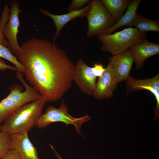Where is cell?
<instances>
[{"label": "cell", "mask_w": 159, "mask_h": 159, "mask_svg": "<svg viewBox=\"0 0 159 159\" xmlns=\"http://www.w3.org/2000/svg\"><path fill=\"white\" fill-rule=\"evenodd\" d=\"M92 68L93 73L96 77L101 76L105 69L102 65L100 64H95Z\"/></svg>", "instance_id": "603a6c76"}, {"label": "cell", "mask_w": 159, "mask_h": 159, "mask_svg": "<svg viewBox=\"0 0 159 159\" xmlns=\"http://www.w3.org/2000/svg\"><path fill=\"white\" fill-rule=\"evenodd\" d=\"M147 33L135 28L129 27L113 34L98 37L102 44L100 51L109 52L112 55L119 54L147 39Z\"/></svg>", "instance_id": "277c9868"}, {"label": "cell", "mask_w": 159, "mask_h": 159, "mask_svg": "<svg viewBox=\"0 0 159 159\" xmlns=\"http://www.w3.org/2000/svg\"><path fill=\"white\" fill-rule=\"evenodd\" d=\"M102 4L116 23L123 15L130 0H101Z\"/></svg>", "instance_id": "2e32d148"}, {"label": "cell", "mask_w": 159, "mask_h": 159, "mask_svg": "<svg viewBox=\"0 0 159 159\" xmlns=\"http://www.w3.org/2000/svg\"><path fill=\"white\" fill-rule=\"evenodd\" d=\"M134 26L135 28L143 32H159V21L146 19L137 13L135 17Z\"/></svg>", "instance_id": "e0dca14e"}, {"label": "cell", "mask_w": 159, "mask_h": 159, "mask_svg": "<svg viewBox=\"0 0 159 159\" xmlns=\"http://www.w3.org/2000/svg\"><path fill=\"white\" fill-rule=\"evenodd\" d=\"M90 1V0H73L68 8V10L70 12L80 9Z\"/></svg>", "instance_id": "44dd1931"}, {"label": "cell", "mask_w": 159, "mask_h": 159, "mask_svg": "<svg viewBox=\"0 0 159 159\" xmlns=\"http://www.w3.org/2000/svg\"><path fill=\"white\" fill-rule=\"evenodd\" d=\"M1 159H22L14 150L11 149Z\"/></svg>", "instance_id": "7402d4cb"}, {"label": "cell", "mask_w": 159, "mask_h": 159, "mask_svg": "<svg viewBox=\"0 0 159 159\" xmlns=\"http://www.w3.org/2000/svg\"><path fill=\"white\" fill-rule=\"evenodd\" d=\"M16 56L30 84L46 102L62 98L71 86L75 65L55 43L32 38L22 44Z\"/></svg>", "instance_id": "6da1fadb"}, {"label": "cell", "mask_w": 159, "mask_h": 159, "mask_svg": "<svg viewBox=\"0 0 159 159\" xmlns=\"http://www.w3.org/2000/svg\"><path fill=\"white\" fill-rule=\"evenodd\" d=\"M134 59L130 48L109 58V62L118 83L126 81L130 76Z\"/></svg>", "instance_id": "30bf717a"}, {"label": "cell", "mask_w": 159, "mask_h": 159, "mask_svg": "<svg viewBox=\"0 0 159 159\" xmlns=\"http://www.w3.org/2000/svg\"><path fill=\"white\" fill-rule=\"evenodd\" d=\"M91 1L83 8L77 10L69 12L62 15L54 14L50 13L48 10L44 9L41 8H39V10L42 14L51 18L54 24L56 31L52 40L53 43H55V41L59 36L62 28L67 23L77 18H83L86 17L90 7Z\"/></svg>", "instance_id": "4fadbf2b"}, {"label": "cell", "mask_w": 159, "mask_h": 159, "mask_svg": "<svg viewBox=\"0 0 159 159\" xmlns=\"http://www.w3.org/2000/svg\"><path fill=\"white\" fill-rule=\"evenodd\" d=\"M24 74L17 71L16 77L23 84L25 90L18 84L11 86L10 92L6 97L0 102V126L4 121L19 107L26 103L41 97L38 92L33 87L29 86L24 80Z\"/></svg>", "instance_id": "3957f363"}, {"label": "cell", "mask_w": 159, "mask_h": 159, "mask_svg": "<svg viewBox=\"0 0 159 159\" xmlns=\"http://www.w3.org/2000/svg\"><path fill=\"white\" fill-rule=\"evenodd\" d=\"M6 69H10L15 71H16V69L15 66L7 64L1 58H0V71H4Z\"/></svg>", "instance_id": "cb8c5ba5"}, {"label": "cell", "mask_w": 159, "mask_h": 159, "mask_svg": "<svg viewBox=\"0 0 159 159\" xmlns=\"http://www.w3.org/2000/svg\"><path fill=\"white\" fill-rule=\"evenodd\" d=\"M1 1L0 0V4H1Z\"/></svg>", "instance_id": "484cf974"}, {"label": "cell", "mask_w": 159, "mask_h": 159, "mask_svg": "<svg viewBox=\"0 0 159 159\" xmlns=\"http://www.w3.org/2000/svg\"><path fill=\"white\" fill-rule=\"evenodd\" d=\"M141 1V0H131L125 14L114 26L107 31L105 35L112 34L115 30L122 26H126L128 28L132 27L137 9Z\"/></svg>", "instance_id": "9a60e30c"}, {"label": "cell", "mask_w": 159, "mask_h": 159, "mask_svg": "<svg viewBox=\"0 0 159 159\" xmlns=\"http://www.w3.org/2000/svg\"><path fill=\"white\" fill-rule=\"evenodd\" d=\"M10 12L9 20L5 24L2 29V34L4 37L8 41L10 47V50L16 56L21 50L17 40V36L20 26L19 16L21 11L19 9L20 3L17 0H13L10 3Z\"/></svg>", "instance_id": "52a82bcc"}, {"label": "cell", "mask_w": 159, "mask_h": 159, "mask_svg": "<svg viewBox=\"0 0 159 159\" xmlns=\"http://www.w3.org/2000/svg\"><path fill=\"white\" fill-rule=\"evenodd\" d=\"M97 77L92 67L79 58L74 66L73 79L83 93L93 96L96 83Z\"/></svg>", "instance_id": "ba28073f"}, {"label": "cell", "mask_w": 159, "mask_h": 159, "mask_svg": "<svg viewBox=\"0 0 159 159\" xmlns=\"http://www.w3.org/2000/svg\"><path fill=\"white\" fill-rule=\"evenodd\" d=\"M88 22L87 37L105 35L116 24L100 0H91L86 17Z\"/></svg>", "instance_id": "8992f818"}, {"label": "cell", "mask_w": 159, "mask_h": 159, "mask_svg": "<svg viewBox=\"0 0 159 159\" xmlns=\"http://www.w3.org/2000/svg\"><path fill=\"white\" fill-rule=\"evenodd\" d=\"M68 107L63 100L59 108H56L53 105L49 106L46 109L44 113L42 114L38 118L35 126L38 128H44L52 123L62 122L67 125H74L77 133L82 135L81 130V126L90 120V118L88 115L75 118L68 113Z\"/></svg>", "instance_id": "5b68a950"}, {"label": "cell", "mask_w": 159, "mask_h": 159, "mask_svg": "<svg viewBox=\"0 0 159 159\" xmlns=\"http://www.w3.org/2000/svg\"><path fill=\"white\" fill-rule=\"evenodd\" d=\"M11 149L9 135L0 131V159Z\"/></svg>", "instance_id": "d6986e66"}, {"label": "cell", "mask_w": 159, "mask_h": 159, "mask_svg": "<svg viewBox=\"0 0 159 159\" xmlns=\"http://www.w3.org/2000/svg\"><path fill=\"white\" fill-rule=\"evenodd\" d=\"M136 69L143 66L145 61L148 58L159 53V44L152 42L147 39L136 43L130 48Z\"/></svg>", "instance_id": "5bb4252c"}, {"label": "cell", "mask_w": 159, "mask_h": 159, "mask_svg": "<svg viewBox=\"0 0 159 159\" xmlns=\"http://www.w3.org/2000/svg\"><path fill=\"white\" fill-rule=\"evenodd\" d=\"M3 35L0 37V58L4 59L13 64L17 71L24 74L25 68L17 59V57L11 53L10 50L3 44Z\"/></svg>", "instance_id": "ac0fdd59"}, {"label": "cell", "mask_w": 159, "mask_h": 159, "mask_svg": "<svg viewBox=\"0 0 159 159\" xmlns=\"http://www.w3.org/2000/svg\"><path fill=\"white\" fill-rule=\"evenodd\" d=\"M28 132H23L9 135L11 148L22 159H39L37 148L29 140Z\"/></svg>", "instance_id": "7c38bea8"}, {"label": "cell", "mask_w": 159, "mask_h": 159, "mask_svg": "<svg viewBox=\"0 0 159 159\" xmlns=\"http://www.w3.org/2000/svg\"><path fill=\"white\" fill-rule=\"evenodd\" d=\"M49 145L51 148L54 151V154L58 158V159H62L59 154L56 151L53 145L51 144H49Z\"/></svg>", "instance_id": "d4e9b609"}, {"label": "cell", "mask_w": 159, "mask_h": 159, "mask_svg": "<svg viewBox=\"0 0 159 159\" xmlns=\"http://www.w3.org/2000/svg\"><path fill=\"white\" fill-rule=\"evenodd\" d=\"M127 96L133 92L143 90L149 91L154 95L157 104L153 110V120L159 118V74L154 77L144 80L136 79L130 76L125 81Z\"/></svg>", "instance_id": "9c48e42d"}, {"label": "cell", "mask_w": 159, "mask_h": 159, "mask_svg": "<svg viewBox=\"0 0 159 159\" xmlns=\"http://www.w3.org/2000/svg\"><path fill=\"white\" fill-rule=\"evenodd\" d=\"M45 102L41 97L21 106L4 121L0 126V131L9 135L28 132L35 126Z\"/></svg>", "instance_id": "7a4b0ae2"}, {"label": "cell", "mask_w": 159, "mask_h": 159, "mask_svg": "<svg viewBox=\"0 0 159 159\" xmlns=\"http://www.w3.org/2000/svg\"><path fill=\"white\" fill-rule=\"evenodd\" d=\"M118 83L114 71L108 63L96 82L93 97L98 100L111 98Z\"/></svg>", "instance_id": "8fae6325"}, {"label": "cell", "mask_w": 159, "mask_h": 159, "mask_svg": "<svg viewBox=\"0 0 159 159\" xmlns=\"http://www.w3.org/2000/svg\"><path fill=\"white\" fill-rule=\"evenodd\" d=\"M10 12V8L9 7L7 4H6L2 11L1 18H0V37L3 35V28L4 24L8 21Z\"/></svg>", "instance_id": "ffe728a7"}]
</instances>
